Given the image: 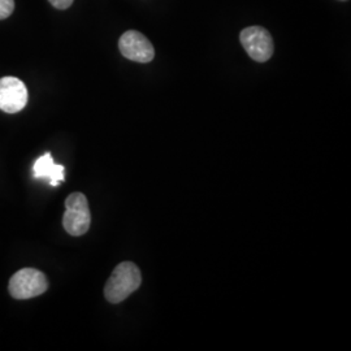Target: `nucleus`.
I'll use <instances>...</instances> for the list:
<instances>
[{"label":"nucleus","instance_id":"nucleus-1","mask_svg":"<svg viewBox=\"0 0 351 351\" xmlns=\"http://www.w3.org/2000/svg\"><path fill=\"white\" fill-rule=\"evenodd\" d=\"M142 277L138 267L132 262H123L113 269L112 275L104 287L106 300L117 304L125 301L141 287Z\"/></svg>","mask_w":351,"mask_h":351},{"label":"nucleus","instance_id":"nucleus-2","mask_svg":"<svg viewBox=\"0 0 351 351\" xmlns=\"http://www.w3.org/2000/svg\"><path fill=\"white\" fill-rule=\"evenodd\" d=\"M91 224V213L88 198L82 193H72L65 201L64 229L71 236H84Z\"/></svg>","mask_w":351,"mask_h":351},{"label":"nucleus","instance_id":"nucleus-3","mask_svg":"<svg viewBox=\"0 0 351 351\" xmlns=\"http://www.w3.org/2000/svg\"><path fill=\"white\" fill-rule=\"evenodd\" d=\"M49 288V281L40 271L24 268L10 280V294L16 300H29L43 294Z\"/></svg>","mask_w":351,"mask_h":351},{"label":"nucleus","instance_id":"nucleus-4","mask_svg":"<svg viewBox=\"0 0 351 351\" xmlns=\"http://www.w3.org/2000/svg\"><path fill=\"white\" fill-rule=\"evenodd\" d=\"M241 43L252 60L258 63L268 62L275 50L274 39L267 29L262 26H250L241 32Z\"/></svg>","mask_w":351,"mask_h":351},{"label":"nucleus","instance_id":"nucleus-5","mask_svg":"<svg viewBox=\"0 0 351 351\" xmlns=\"http://www.w3.org/2000/svg\"><path fill=\"white\" fill-rule=\"evenodd\" d=\"M119 49L124 58L136 63H150L155 58V50L150 40L136 30H128L121 36Z\"/></svg>","mask_w":351,"mask_h":351},{"label":"nucleus","instance_id":"nucleus-6","mask_svg":"<svg viewBox=\"0 0 351 351\" xmlns=\"http://www.w3.org/2000/svg\"><path fill=\"white\" fill-rule=\"evenodd\" d=\"M27 88L25 84L12 75L0 78V110L7 113H17L25 108Z\"/></svg>","mask_w":351,"mask_h":351},{"label":"nucleus","instance_id":"nucleus-7","mask_svg":"<svg viewBox=\"0 0 351 351\" xmlns=\"http://www.w3.org/2000/svg\"><path fill=\"white\" fill-rule=\"evenodd\" d=\"M64 172L65 168L60 164L53 162V158L50 152H46L33 167L34 178H49L51 186H58L60 182H64Z\"/></svg>","mask_w":351,"mask_h":351},{"label":"nucleus","instance_id":"nucleus-8","mask_svg":"<svg viewBox=\"0 0 351 351\" xmlns=\"http://www.w3.org/2000/svg\"><path fill=\"white\" fill-rule=\"evenodd\" d=\"M14 0H0V20H5L12 14Z\"/></svg>","mask_w":351,"mask_h":351},{"label":"nucleus","instance_id":"nucleus-9","mask_svg":"<svg viewBox=\"0 0 351 351\" xmlns=\"http://www.w3.org/2000/svg\"><path fill=\"white\" fill-rule=\"evenodd\" d=\"M49 1H50V4L52 7H55V8H58V10H66V8H69V7L72 5V3H73V0H49Z\"/></svg>","mask_w":351,"mask_h":351},{"label":"nucleus","instance_id":"nucleus-10","mask_svg":"<svg viewBox=\"0 0 351 351\" xmlns=\"http://www.w3.org/2000/svg\"><path fill=\"white\" fill-rule=\"evenodd\" d=\"M341 1H346V0H341Z\"/></svg>","mask_w":351,"mask_h":351}]
</instances>
